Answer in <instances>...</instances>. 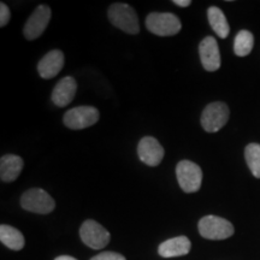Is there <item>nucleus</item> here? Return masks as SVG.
I'll return each mask as SVG.
<instances>
[{
    "mask_svg": "<svg viewBox=\"0 0 260 260\" xmlns=\"http://www.w3.org/2000/svg\"><path fill=\"white\" fill-rule=\"evenodd\" d=\"M109 19L116 28L128 34L135 35L140 30L138 15L135 10L128 4L123 3L112 4L109 9Z\"/></svg>",
    "mask_w": 260,
    "mask_h": 260,
    "instance_id": "f257e3e1",
    "label": "nucleus"
},
{
    "mask_svg": "<svg viewBox=\"0 0 260 260\" xmlns=\"http://www.w3.org/2000/svg\"><path fill=\"white\" fill-rule=\"evenodd\" d=\"M146 27L158 37H174L181 30L182 24L176 15L170 12H153L146 18Z\"/></svg>",
    "mask_w": 260,
    "mask_h": 260,
    "instance_id": "f03ea898",
    "label": "nucleus"
},
{
    "mask_svg": "<svg viewBox=\"0 0 260 260\" xmlns=\"http://www.w3.org/2000/svg\"><path fill=\"white\" fill-rule=\"evenodd\" d=\"M21 205L29 212L39 214L50 213L56 207L53 198L40 188H31L25 191L21 198Z\"/></svg>",
    "mask_w": 260,
    "mask_h": 260,
    "instance_id": "7ed1b4c3",
    "label": "nucleus"
},
{
    "mask_svg": "<svg viewBox=\"0 0 260 260\" xmlns=\"http://www.w3.org/2000/svg\"><path fill=\"white\" fill-rule=\"evenodd\" d=\"M199 233L207 240H225L234 234V225L222 217L205 216L199 222Z\"/></svg>",
    "mask_w": 260,
    "mask_h": 260,
    "instance_id": "20e7f679",
    "label": "nucleus"
},
{
    "mask_svg": "<svg viewBox=\"0 0 260 260\" xmlns=\"http://www.w3.org/2000/svg\"><path fill=\"white\" fill-rule=\"evenodd\" d=\"M176 176L182 190L195 193L200 189L203 182V171L200 167L190 160H182L176 167Z\"/></svg>",
    "mask_w": 260,
    "mask_h": 260,
    "instance_id": "39448f33",
    "label": "nucleus"
},
{
    "mask_svg": "<svg viewBox=\"0 0 260 260\" xmlns=\"http://www.w3.org/2000/svg\"><path fill=\"white\" fill-rule=\"evenodd\" d=\"M229 119V107L226 104L216 102L205 107L201 115V125L207 133H216L226 124Z\"/></svg>",
    "mask_w": 260,
    "mask_h": 260,
    "instance_id": "423d86ee",
    "label": "nucleus"
},
{
    "mask_svg": "<svg viewBox=\"0 0 260 260\" xmlns=\"http://www.w3.org/2000/svg\"><path fill=\"white\" fill-rule=\"evenodd\" d=\"M99 111L92 106L74 107L64 115V124L69 129L80 130L88 128L99 121Z\"/></svg>",
    "mask_w": 260,
    "mask_h": 260,
    "instance_id": "0eeeda50",
    "label": "nucleus"
},
{
    "mask_svg": "<svg viewBox=\"0 0 260 260\" xmlns=\"http://www.w3.org/2000/svg\"><path fill=\"white\" fill-rule=\"evenodd\" d=\"M80 236L86 246L93 249H102L109 245L111 235L95 220H86L80 228Z\"/></svg>",
    "mask_w": 260,
    "mask_h": 260,
    "instance_id": "6e6552de",
    "label": "nucleus"
},
{
    "mask_svg": "<svg viewBox=\"0 0 260 260\" xmlns=\"http://www.w3.org/2000/svg\"><path fill=\"white\" fill-rule=\"evenodd\" d=\"M52 11L47 5L38 6L37 10L28 18L27 23L23 28V34L28 40H35L38 39L45 29L47 28L48 22L51 19Z\"/></svg>",
    "mask_w": 260,
    "mask_h": 260,
    "instance_id": "1a4fd4ad",
    "label": "nucleus"
},
{
    "mask_svg": "<svg viewBox=\"0 0 260 260\" xmlns=\"http://www.w3.org/2000/svg\"><path fill=\"white\" fill-rule=\"evenodd\" d=\"M138 154L142 162L148 167H157L164 158V148L157 139L146 136L141 139L138 146Z\"/></svg>",
    "mask_w": 260,
    "mask_h": 260,
    "instance_id": "9d476101",
    "label": "nucleus"
},
{
    "mask_svg": "<svg viewBox=\"0 0 260 260\" xmlns=\"http://www.w3.org/2000/svg\"><path fill=\"white\" fill-rule=\"evenodd\" d=\"M200 59L203 67L207 71H216L220 68V53L216 39L213 37L205 38L199 46Z\"/></svg>",
    "mask_w": 260,
    "mask_h": 260,
    "instance_id": "9b49d317",
    "label": "nucleus"
},
{
    "mask_svg": "<svg viewBox=\"0 0 260 260\" xmlns=\"http://www.w3.org/2000/svg\"><path fill=\"white\" fill-rule=\"evenodd\" d=\"M64 67V54L59 50H53L45 56L38 64V71L45 80L53 79Z\"/></svg>",
    "mask_w": 260,
    "mask_h": 260,
    "instance_id": "f8f14e48",
    "label": "nucleus"
},
{
    "mask_svg": "<svg viewBox=\"0 0 260 260\" xmlns=\"http://www.w3.org/2000/svg\"><path fill=\"white\" fill-rule=\"evenodd\" d=\"M77 90V83L71 76L61 79L52 92V102L58 107H65L73 102Z\"/></svg>",
    "mask_w": 260,
    "mask_h": 260,
    "instance_id": "ddd939ff",
    "label": "nucleus"
},
{
    "mask_svg": "<svg viewBox=\"0 0 260 260\" xmlns=\"http://www.w3.org/2000/svg\"><path fill=\"white\" fill-rule=\"evenodd\" d=\"M191 243L187 236H177L167 240L159 246V255L164 258H174V256L186 255L190 252Z\"/></svg>",
    "mask_w": 260,
    "mask_h": 260,
    "instance_id": "4468645a",
    "label": "nucleus"
},
{
    "mask_svg": "<svg viewBox=\"0 0 260 260\" xmlns=\"http://www.w3.org/2000/svg\"><path fill=\"white\" fill-rule=\"evenodd\" d=\"M23 169V160L15 154H5L0 160V178L3 182H12L19 176Z\"/></svg>",
    "mask_w": 260,
    "mask_h": 260,
    "instance_id": "2eb2a0df",
    "label": "nucleus"
},
{
    "mask_svg": "<svg viewBox=\"0 0 260 260\" xmlns=\"http://www.w3.org/2000/svg\"><path fill=\"white\" fill-rule=\"evenodd\" d=\"M0 241L8 248L14 249V251H21L24 247V236L19 230L14 226L3 224L0 226Z\"/></svg>",
    "mask_w": 260,
    "mask_h": 260,
    "instance_id": "dca6fc26",
    "label": "nucleus"
},
{
    "mask_svg": "<svg viewBox=\"0 0 260 260\" xmlns=\"http://www.w3.org/2000/svg\"><path fill=\"white\" fill-rule=\"evenodd\" d=\"M207 17H209L211 28L220 39H225L229 35L230 28L222 10L217 6H211L207 10Z\"/></svg>",
    "mask_w": 260,
    "mask_h": 260,
    "instance_id": "f3484780",
    "label": "nucleus"
},
{
    "mask_svg": "<svg viewBox=\"0 0 260 260\" xmlns=\"http://www.w3.org/2000/svg\"><path fill=\"white\" fill-rule=\"evenodd\" d=\"M254 45V38L253 34L248 30H241L237 32L235 42H234V52L236 56L246 57L251 53Z\"/></svg>",
    "mask_w": 260,
    "mask_h": 260,
    "instance_id": "a211bd4d",
    "label": "nucleus"
},
{
    "mask_svg": "<svg viewBox=\"0 0 260 260\" xmlns=\"http://www.w3.org/2000/svg\"><path fill=\"white\" fill-rule=\"evenodd\" d=\"M245 158L248 168L255 178H260V145L249 144L245 149Z\"/></svg>",
    "mask_w": 260,
    "mask_h": 260,
    "instance_id": "6ab92c4d",
    "label": "nucleus"
},
{
    "mask_svg": "<svg viewBox=\"0 0 260 260\" xmlns=\"http://www.w3.org/2000/svg\"><path fill=\"white\" fill-rule=\"evenodd\" d=\"M90 260H126L124 256L116 252H103L100 254L93 256Z\"/></svg>",
    "mask_w": 260,
    "mask_h": 260,
    "instance_id": "aec40b11",
    "label": "nucleus"
},
{
    "mask_svg": "<svg viewBox=\"0 0 260 260\" xmlns=\"http://www.w3.org/2000/svg\"><path fill=\"white\" fill-rule=\"evenodd\" d=\"M10 17H11V12L8 5H5L4 3L0 4V27H5L9 23Z\"/></svg>",
    "mask_w": 260,
    "mask_h": 260,
    "instance_id": "412c9836",
    "label": "nucleus"
},
{
    "mask_svg": "<svg viewBox=\"0 0 260 260\" xmlns=\"http://www.w3.org/2000/svg\"><path fill=\"white\" fill-rule=\"evenodd\" d=\"M174 4L177 6H181V8H187L191 4L190 0H174Z\"/></svg>",
    "mask_w": 260,
    "mask_h": 260,
    "instance_id": "4be33fe9",
    "label": "nucleus"
},
{
    "mask_svg": "<svg viewBox=\"0 0 260 260\" xmlns=\"http://www.w3.org/2000/svg\"><path fill=\"white\" fill-rule=\"evenodd\" d=\"M54 260H77V259L74 258V256H70V255H60Z\"/></svg>",
    "mask_w": 260,
    "mask_h": 260,
    "instance_id": "5701e85b",
    "label": "nucleus"
}]
</instances>
